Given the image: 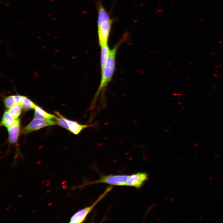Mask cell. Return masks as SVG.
I'll use <instances>...</instances> for the list:
<instances>
[{
    "label": "cell",
    "instance_id": "6da1fadb",
    "mask_svg": "<svg viewBox=\"0 0 223 223\" xmlns=\"http://www.w3.org/2000/svg\"><path fill=\"white\" fill-rule=\"evenodd\" d=\"M98 33L100 47L107 45L113 20L101 2L98 4Z\"/></svg>",
    "mask_w": 223,
    "mask_h": 223
},
{
    "label": "cell",
    "instance_id": "7a4b0ae2",
    "mask_svg": "<svg viewBox=\"0 0 223 223\" xmlns=\"http://www.w3.org/2000/svg\"><path fill=\"white\" fill-rule=\"evenodd\" d=\"M125 36L123 38L116 44L110 50L109 55L104 65L101 68V79L100 83L94 96L92 102L93 104L97 98L100 92L106 86L107 84L111 81L113 76L116 63V56L118 47L122 40L125 39Z\"/></svg>",
    "mask_w": 223,
    "mask_h": 223
},
{
    "label": "cell",
    "instance_id": "3957f363",
    "mask_svg": "<svg viewBox=\"0 0 223 223\" xmlns=\"http://www.w3.org/2000/svg\"><path fill=\"white\" fill-rule=\"evenodd\" d=\"M128 177L129 176L125 175L102 176L99 179L96 181L85 183L79 187H84L90 184L100 183L114 186H126Z\"/></svg>",
    "mask_w": 223,
    "mask_h": 223
},
{
    "label": "cell",
    "instance_id": "277c9868",
    "mask_svg": "<svg viewBox=\"0 0 223 223\" xmlns=\"http://www.w3.org/2000/svg\"><path fill=\"white\" fill-rule=\"evenodd\" d=\"M112 188V187L111 186L108 187L92 205L82 209L75 213L71 217L70 223H81L83 222L94 207L111 190Z\"/></svg>",
    "mask_w": 223,
    "mask_h": 223
},
{
    "label": "cell",
    "instance_id": "5b68a950",
    "mask_svg": "<svg viewBox=\"0 0 223 223\" xmlns=\"http://www.w3.org/2000/svg\"><path fill=\"white\" fill-rule=\"evenodd\" d=\"M56 124V122L52 119L34 118L23 128L22 132L23 133L26 134L37 130L43 127L55 125Z\"/></svg>",
    "mask_w": 223,
    "mask_h": 223
},
{
    "label": "cell",
    "instance_id": "8992f818",
    "mask_svg": "<svg viewBox=\"0 0 223 223\" xmlns=\"http://www.w3.org/2000/svg\"><path fill=\"white\" fill-rule=\"evenodd\" d=\"M148 176L146 173H138L129 176L126 186L138 188L147 180Z\"/></svg>",
    "mask_w": 223,
    "mask_h": 223
},
{
    "label": "cell",
    "instance_id": "52a82bcc",
    "mask_svg": "<svg viewBox=\"0 0 223 223\" xmlns=\"http://www.w3.org/2000/svg\"><path fill=\"white\" fill-rule=\"evenodd\" d=\"M62 116L66 121L69 129V131L75 135L78 134L85 129L91 126V125L82 124L77 121L70 120L62 115Z\"/></svg>",
    "mask_w": 223,
    "mask_h": 223
},
{
    "label": "cell",
    "instance_id": "ba28073f",
    "mask_svg": "<svg viewBox=\"0 0 223 223\" xmlns=\"http://www.w3.org/2000/svg\"><path fill=\"white\" fill-rule=\"evenodd\" d=\"M20 122L19 119H16L11 125L7 127L8 140L11 143H15L17 140L20 131Z\"/></svg>",
    "mask_w": 223,
    "mask_h": 223
},
{
    "label": "cell",
    "instance_id": "9c48e42d",
    "mask_svg": "<svg viewBox=\"0 0 223 223\" xmlns=\"http://www.w3.org/2000/svg\"><path fill=\"white\" fill-rule=\"evenodd\" d=\"M15 119L7 112H4L1 122V125L8 127L11 125L15 121Z\"/></svg>",
    "mask_w": 223,
    "mask_h": 223
},
{
    "label": "cell",
    "instance_id": "30bf717a",
    "mask_svg": "<svg viewBox=\"0 0 223 223\" xmlns=\"http://www.w3.org/2000/svg\"><path fill=\"white\" fill-rule=\"evenodd\" d=\"M101 47L100 64L101 69L103 68L109 55L110 50L107 45Z\"/></svg>",
    "mask_w": 223,
    "mask_h": 223
},
{
    "label": "cell",
    "instance_id": "8fae6325",
    "mask_svg": "<svg viewBox=\"0 0 223 223\" xmlns=\"http://www.w3.org/2000/svg\"><path fill=\"white\" fill-rule=\"evenodd\" d=\"M22 107L21 102L10 108L7 112L15 119H16L20 114Z\"/></svg>",
    "mask_w": 223,
    "mask_h": 223
},
{
    "label": "cell",
    "instance_id": "7c38bea8",
    "mask_svg": "<svg viewBox=\"0 0 223 223\" xmlns=\"http://www.w3.org/2000/svg\"><path fill=\"white\" fill-rule=\"evenodd\" d=\"M22 107L26 110L35 108L36 106L33 102L29 99L24 97L22 102Z\"/></svg>",
    "mask_w": 223,
    "mask_h": 223
},
{
    "label": "cell",
    "instance_id": "4fadbf2b",
    "mask_svg": "<svg viewBox=\"0 0 223 223\" xmlns=\"http://www.w3.org/2000/svg\"><path fill=\"white\" fill-rule=\"evenodd\" d=\"M55 113L60 117H56L55 119L57 124L69 131V129L68 124L66 120L62 117V115L58 112H55Z\"/></svg>",
    "mask_w": 223,
    "mask_h": 223
},
{
    "label": "cell",
    "instance_id": "5bb4252c",
    "mask_svg": "<svg viewBox=\"0 0 223 223\" xmlns=\"http://www.w3.org/2000/svg\"><path fill=\"white\" fill-rule=\"evenodd\" d=\"M4 103L5 107L8 108L16 105L14 95L6 97L4 99Z\"/></svg>",
    "mask_w": 223,
    "mask_h": 223
},
{
    "label": "cell",
    "instance_id": "9a60e30c",
    "mask_svg": "<svg viewBox=\"0 0 223 223\" xmlns=\"http://www.w3.org/2000/svg\"><path fill=\"white\" fill-rule=\"evenodd\" d=\"M40 114L48 119H55L56 116L46 112L40 107L36 105L35 108Z\"/></svg>",
    "mask_w": 223,
    "mask_h": 223
},
{
    "label": "cell",
    "instance_id": "2e32d148",
    "mask_svg": "<svg viewBox=\"0 0 223 223\" xmlns=\"http://www.w3.org/2000/svg\"><path fill=\"white\" fill-rule=\"evenodd\" d=\"M34 118L41 119H46V117L42 116L35 110L34 114Z\"/></svg>",
    "mask_w": 223,
    "mask_h": 223
}]
</instances>
